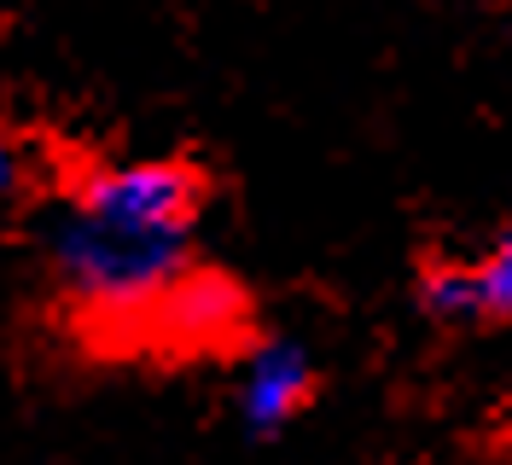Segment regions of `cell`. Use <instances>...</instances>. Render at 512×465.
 Listing matches in <instances>:
<instances>
[{
    "mask_svg": "<svg viewBox=\"0 0 512 465\" xmlns=\"http://www.w3.org/2000/svg\"><path fill=\"white\" fill-rule=\"evenodd\" d=\"M64 204L146 239H198V221L210 210V175L187 157H111L88 163L64 186Z\"/></svg>",
    "mask_w": 512,
    "mask_h": 465,
    "instance_id": "1",
    "label": "cell"
},
{
    "mask_svg": "<svg viewBox=\"0 0 512 465\" xmlns=\"http://www.w3.org/2000/svg\"><path fill=\"white\" fill-rule=\"evenodd\" d=\"M239 332H251V303H245L239 279L192 262L117 338L111 355H210V349L239 343Z\"/></svg>",
    "mask_w": 512,
    "mask_h": 465,
    "instance_id": "2",
    "label": "cell"
},
{
    "mask_svg": "<svg viewBox=\"0 0 512 465\" xmlns=\"http://www.w3.org/2000/svg\"><path fill=\"white\" fill-rule=\"evenodd\" d=\"M320 396V361L303 338H256L233 378V413L251 442L286 436Z\"/></svg>",
    "mask_w": 512,
    "mask_h": 465,
    "instance_id": "3",
    "label": "cell"
},
{
    "mask_svg": "<svg viewBox=\"0 0 512 465\" xmlns=\"http://www.w3.org/2000/svg\"><path fill=\"white\" fill-rule=\"evenodd\" d=\"M419 309L431 314L437 326H495L512 320V221L495 233V245L483 256H437L425 262L414 279Z\"/></svg>",
    "mask_w": 512,
    "mask_h": 465,
    "instance_id": "4",
    "label": "cell"
},
{
    "mask_svg": "<svg viewBox=\"0 0 512 465\" xmlns=\"http://www.w3.org/2000/svg\"><path fill=\"white\" fill-rule=\"evenodd\" d=\"M24 175H30V157H24V146L0 128V204H6V198H18Z\"/></svg>",
    "mask_w": 512,
    "mask_h": 465,
    "instance_id": "5",
    "label": "cell"
}]
</instances>
